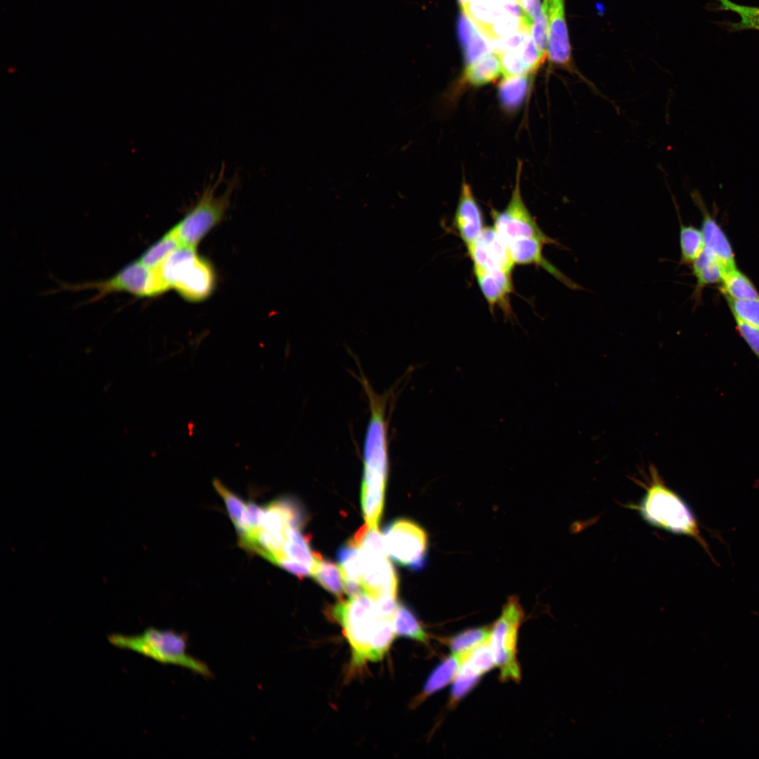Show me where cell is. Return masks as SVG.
Returning a JSON list of instances; mask_svg holds the SVG:
<instances>
[{"label":"cell","instance_id":"obj_6","mask_svg":"<svg viewBox=\"0 0 759 759\" xmlns=\"http://www.w3.org/2000/svg\"><path fill=\"white\" fill-rule=\"evenodd\" d=\"M223 167L216 179H211L204 188L195 205L174 226L182 245L195 247L201 240L223 219L239 179L235 175L220 195L216 189L223 180Z\"/></svg>","mask_w":759,"mask_h":759},{"label":"cell","instance_id":"obj_31","mask_svg":"<svg viewBox=\"0 0 759 759\" xmlns=\"http://www.w3.org/2000/svg\"><path fill=\"white\" fill-rule=\"evenodd\" d=\"M715 1L718 3L719 10L732 11L739 15L738 22L729 24L732 30H759V7L741 5L730 0Z\"/></svg>","mask_w":759,"mask_h":759},{"label":"cell","instance_id":"obj_21","mask_svg":"<svg viewBox=\"0 0 759 759\" xmlns=\"http://www.w3.org/2000/svg\"><path fill=\"white\" fill-rule=\"evenodd\" d=\"M301 528L290 526L286 530L284 554L287 558L309 568L313 573L321 555L313 551L309 544V536L301 532Z\"/></svg>","mask_w":759,"mask_h":759},{"label":"cell","instance_id":"obj_18","mask_svg":"<svg viewBox=\"0 0 759 759\" xmlns=\"http://www.w3.org/2000/svg\"><path fill=\"white\" fill-rule=\"evenodd\" d=\"M458 33L467 65L493 52L489 41L462 11L458 21Z\"/></svg>","mask_w":759,"mask_h":759},{"label":"cell","instance_id":"obj_28","mask_svg":"<svg viewBox=\"0 0 759 759\" xmlns=\"http://www.w3.org/2000/svg\"><path fill=\"white\" fill-rule=\"evenodd\" d=\"M181 245L174 226L148 248L138 259L151 268L159 267L167 257Z\"/></svg>","mask_w":759,"mask_h":759},{"label":"cell","instance_id":"obj_14","mask_svg":"<svg viewBox=\"0 0 759 759\" xmlns=\"http://www.w3.org/2000/svg\"><path fill=\"white\" fill-rule=\"evenodd\" d=\"M691 195L702 215L701 231L703 239V249L718 260L725 272L737 268L734 252L724 230L708 211L699 193L695 190Z\"/></svg>","mask_w":759,"mask_h":759},{"label":"cell","instance_id":"obj_10","mask_svg":"<svg viewBox=\"0 0 759 759\" xmlns=\"http://www.w3.org/2000/svg\"><path fill=\"white\" fill-rule=\"evenodd\" d=\"M521 173V163L519 162L508 205L504 210L493 212L494 228L507 245L517 238H534L543 240L547 245H560L541 230L526 207L520 189Z\"/></svg>","mask_w":759,"mask_h":759},{"label":"cell","instance_id":"obj_26","mask_svg":"<svg viewBox=\"0 0 759 759\" xmlns=\"http://www.w3.org/2000/svg\"><path fill=\"white\" fill-rule=\"evenodd\" d=\"M396 637H403L423 644L429 642V635L415 614L406 605L398 603L394 619Z\"/></svg>","mask_w":759,"mask_h":759},{"label":"cell","instance_id":"obj_24","mask_svg":"<svg viewBox=\"0 0 759 759\" xmlns=\"http://www.w3.org/2000/svg\"><path fill=\"white\" fill-rule=\"evenodd\" d=\"M720 292L725 298L746 300L759 297V292L752 280L737 268L724 273Z\"/></svg>","mask_w":759,"mask_h":759},{"label":"cell","instance_id":"obj_9","mask_svg":"<svg viewBox=\"0 0 759 759\" xmlns=\"http://www.w3.org/2000/svg\"><path fill=\"white\" fill-rule=\"evenodd\" d=\"M383 539L388 554L398 565L414 571L425 566L428 537L417 523L408 519L393 520L384 527Z\"/></svg>","mask_w":759,"mask_h":759},{"label":"cell","instance_id":"obj_1","mask_svg":"<svg viewBox=\"0 0 759 759\" xmlns=\"http://www.w3.org/2000/svg\"><path fill=\"white\" fill-rule=\"evenodd\" d=\"M330 617L341 627L351 649V665L361 667L382 660L396 637L394 616L382 612L364 592L329 608Z\"/></svg>","mask_w":759,"mask_h":759},{"label":"cell","instance_id":"obj_33","mask_svg":"<svg viewBox=\"0 0 759 759\" xmlns=\"http://www.w3.org/2000/svg\"><path fill=\"white\" fill-rule=\"evenodd\" d=\"M213 486L223 498L229 517L235 528L238 529L241 526V519L245 510L246 503L224 486L220 480L214 479Z\"/></svg>","mask_w":759,"mask_h":759},{"label":"cell","instance_id":"obj_34","mask_svg":"<svg viewBox=\"0 0 759 759\" xmlns=\"http://www.w3.org/2000/svg\"><path fill=\"white\" fill-rule=\"evenodd\" d=\"M531 38L541 58L545 60L547 56L548 34L547 4L543 1L540 13L534 18L530 28Z\"/></svg>","mask_w":759,"mask_h":759},{"label":"cell","instance_id":"obj_19","mask_svg":"<svg viewBox=\"0 0 759 759\" xmlns=\"http://www.w3.org/2000/svg\"><path fill=\"white\" fill-rule=\"evenodd\" d=\"M469 653H452L441 662L429 675L421 693L415 698L413 702L415 706L420 703L430 695L441 689L454 680Z\"/></svg>","mask_w":759,"mask_h":759},{"label":"cell","instance_id":"obj_17","mask_svg":"<svg viewBox=\"0 0 759 759\" xmlns=\"http://www.w3.org/2000/svg\"><path fill=\"white\" fill-rule=\"evenodd\" d=\"M473 271L489 306L493 308L499 305L506 312L509 311L508 296L513 287L512 273L503 271H486L474 267Z\"/></svg>","mask_w":759,"mask_h":759},{"label":"cell","instance_id":"obj_30","mask_svg":"<svg viewBox=\"0 0 759 759\" xmlns=\"http://www.w3.org/2000/svg\"><path fill=\"white\" fill-rule=\"evenodd\" d=\"M343 580H351L362 584L363 561L360 550L348 542L337 553Z\"/></svg>","mask_w":759,"mask_h":759},{"label":"cell","instance_id":"obj_36","mask_svg":"<svg viewBox=\"0 0 759 759\" xmlns=\"http://www.w3.org/2000/svg\"><path fill=\"white\" fill-rule=\"evenodd\" d=\"M467 659L481 675L488 672L495 666L489 640L470 651Z\"/></svg>","mask_w":759,"mask_h":759},{"label":"cell","instance_id":"obj_4","mask_svg":"<svg viewBox=\"0 0 759 759\" xmlns=\"http://www.w3.org/2000/svg\"><path fill=\"white\" fill-rule=\"evenodd\" d=\"M108 641L117 647L133 651L160 663L180 666L205 678L213 676L205 662L188 652V637L185 633L149 628L136 635L112 634Z\"/></svg>","mask_w":759,"mask_h":759},{"label":"cell","instance_id":"obj_16","mask_svg":"<svg viewBox=\"0 0 759 759\" xmlns=\"http://www.w3.org/2000/svg\"><path fill=\"white\" fill-rule=\"evenodd\" d=\"M545 242L534 238H519L508 243V248L514 264H535L550 273L567 287L581 290L583 287L565 275L543 255Z\"/></svg>","mask_w":759,"mask_h":759},{"label":"cell","instance_id":"obj_2","mask_svg":"<svg viewBox=\"0 0 759 759\" xmlns=\"http://www.w3.org/2000/svg\"><path fill=\"white\" fill-rule=\"evenodd\" d=\"M361 377V382L368 398L370 416L363 448L361 503L365 524L370 528H377L382 517L388 479L387 399L375 393L364 376Z\"/></svg>","mask_w":759,"mask_h":759},{"label":"cell","instance_id":"obj_40","mask_svg":"<svg viewBox=\"0 0 759 759\" xmlns=\"http://www.w3.org/2000/svg\"><path fill=\"white\" fill-rule=\"evenodd\" d=\"M545 1H550V0H545Z\"/></svg>","mask_w":759,"mask_h":759},{"label":"cell","instance_id":"obj_3","mask_svg":"<svg viewBox=\"0 0 759 759\" xmlns=\"http://www.w3.org/2000/svg\"><path fill=\"white\" fill-rule=\"evenodd\" d=\"M649 474L643 483L645 493L637 504L630 505V507L638 511L643 520L651 526L694 538L714 560L689 505L666 485L654 465L649 466Z\"/></svg>","mask_w":759,"mask_h":759},{"label":"cell","instance_id":"obj_12","mask_svg":"<svg viewBox=\"0 0 759 759\" xmlns=\"http://www.w3.org/2000/svg\"><path fill=\"white\" fill-rule=\"evenodd\" d=\"M360 551L363 561L362 585L365 592L373 598L386 595L396 597L398 576L387 557L386 547H370Z\"/></svg>","mask_w":759,"mask_h":759},{"label":"cell","instance_id":"obj_11","mask_svg":"<svg viewBox=\"0 0 759 759\" xmlns=\"http://www.w3.org/2000/svg\"><path fill=\"white\" fill-rule=\"evenodd\" d=\"M545 1L548 13L547 57L550 63L578 76L595 92L599 93L596 86L577 70L573 62L564 0Z\"/></svg>","mask_w":759,"mask_h":759},{"label":"cell","instance_id":"obj_39","mask_svg":"<svg viewBox=\"0 0 759 759\" xmlns=\"http://www.w3.org/2000/svg\"><path fill=\"white\" fill-rule=\"evenodd\" d=\"M276 565L295 575L300 579L312 576V571L309 568L287 558L281 559Z\"/></svg>","mask_w":759,"mask_h":759},{"label":"cell","instance_id":"obj_37","mask_svg":"<svg viewBox=\"0 0 759 759\" xmlns=\"http://www.w3.org/2000/svg\"><path fill=\"white\" fill-rule=\"evenodd\" d=\"M735 327L759 362V327L734 317Z\"/></svg>","mask_w":759,"mask_h":759},{"label":"cell","instance_id":"obj_5","mask_svg":"<svg viewBox=\"0 0 759 759\" xmlns=\"http://www.w3.org/2000/svg\"><path fill=\"white\" fill-rule=\"evenodd\" d=\"M169 288L175 289L190 301L208 298L215 286V274L207 260L200 257L195 247L181 245L158 267Z\"/></svg>","mask_w":759,"mask_h":759},{"label":"cell","instance_id":"obj_22","mask_svg":"<svg viewBox=\"0 0 759 759\" xmlns=\"http://www.w3.org/2000/svg\"><path fill=\"white\" fill-rule=\"evenodd\" d=\"M533 74L504 77L498 86V97L505 110L513 112L521 105L530 89Z\"/></svg>","mask_w":759,"mask_h":759},{"label":"cell","instance_id":"obj_27","mask_svg":"<svg viewBox=\"0 0 759 759\" xmlns=\"http://www.w3.org/2000/svg\"><path fill=\"white\" fill-rule=\"evenodd\" d=\"M311 576L317 583L339 600L343 599L344 580L340 568L337 564L321 558Z\"/></svg>","mask_w":759,"mask_h":759},{"label":"cell","instance_id":"obj_38","mask_svg":"<svg viewBox=\"0 0 759 759\" xmlns=\"http://www.w3.org/2000/svg\"><path fill=\"white\" fill-rule=\"evenodd\" d=\"M526 23L530 27L534 18L540 13L542 5L540 0H517Z\"/></svg>","mask_w":759,"mask_h":759},{"label":"cell","instance_id":"obj_35","mask_svg":"<svg viewBox=\"0 0 759 759\" xmlns=\"http://www.w3.org/2000/svg\"><path fill=\"white\" fill-rule=\"evenodd\" d=\"M733 317L759 327V297L746 300L725 298Z\"/></svg>","mask_w":759,"mask_h":759},{"label":"cell","instance_id":"obj_23","mask_svg":"<svg viewBox=\"0 0 759 759\" xmlns=\"http://www.w3.org/2000/svg\"><path fill=\"white\" fill-rule=\"evenodd\" d=\"M502 74L500 58L491 52L481 58L466 65L462 79L472 86L489 84Z\"/></svg>","mask_w":759,"mask_h":759},{"label":"cell","instance_id":"obj_13","mask_svg":"<svg viewBox=\"0 0 759 759\" xmlns=\"http://www.w3.org/2000/svg\"><path fill=\"white\" fill-rule=\"evenodd\" d=\"M473 267L486 271H503L511 273L514 264L508 245L494 227H485L476 240L467 248Z\"/></svg>","mask_w":759,"mask_h":759},{"label":"cell","instance_id":"obj_8","mask_svg":"<svg viewBox=\"0 0 759 759\" xmlns=\"http://www.w3.org/2000/svg\"><path fill=\"white\" fill-rule=\"evenodd\" d=\"M68 288L95 290L97 292L96 298L114 292H127L139 297H151L169 289L158 268L149 267L139 259L131 262L107 280L72 285Z\"/></svg>","mask_w":759,"mask_h":759},{"label":"cell","instance_id":"obj_7","mask_svg":"<svg viewBox=\"0 0 759 759\" xmlns=\"http://www.w3.org/2000/svg\"><path fill=\"white\" fill-rule=\"evenodd\" d=\"M524 616V610L518 597L512 596L508 598L500 616L491 627L489 643L502 681H519L521 679L517 647L518 630Z\"/></svg>","mask_w":759,"mask_h":759},{"label":"cell","instance_id":"obj_20","mask_svg":"<svg viewBox=\"0 0 759 759\" xmlns=\"http://www.w3.org/2000/svg\"><path fill=\"white\" fill-rule=\"evenodd\" d=\"M690 266L696 279L692 297L696 304L706 287L721 283L725 271L718 260L705 249Z\"/></svg>","mask_w":759,"mask_h":759},{"label":"cell","instance_id":"obj_25","mask_svg":"<svg viewBox=\"0 0 759 759\" xmlns=\"http://www.w3.org/2000/svg\"><path fill=\"white\" fill-rule=\"evenodd\" d=\"M674 204L680 222V249L681 265H691L703 249L704 244L701 229L692 225H685L680 214L679 207Z\"/></svg>","mask_w":759,"mask_h":759},{"label":"cell","instance_id":"obj_15","mask_svg":"<svg viewBox=\"0 0 759 759\" xmlns=\"http://www.w3.org/2000/svg\"><path fill=\"white\" fill-rule=\"evenodd\" d=\"M453 225L467 248L485 228L481 209L470 186L465 181L462 184Z\"/></svg>","mask_w":759,"mask_h":759},{"label":"cell","instance_id":"obj_29","mask_svg":"<svg viewBox=\"0 0 759 759\" xmlns=\"http://www.w3.org/2000/svg\"><path fill=\"white\" fill-rule=\"evenodd\" d=\"M491 627L466 630L445 640L452 653L467 654L489 640Z\"/></svg>","mask_w":759,"mask_h":759},{"label":"cell","instance_id":"obj_32","mask_svg":"<svg viewBox=\"0 0 759 759\" xmlns=\"http://www.w3.org/2000/svg\"><path fill=\"white\" fill-rule=\"evenodd\" d=\"M481 675H482L471 665L466 658L453 680V685L450 693V704L455 705L470 692V690L476 685Z\"/></svg>","mask_w":759,"mask_h":759}]
</instances>
